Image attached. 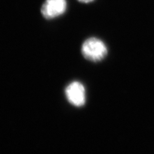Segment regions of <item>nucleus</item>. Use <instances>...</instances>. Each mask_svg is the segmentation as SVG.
I'll use <instances>...</instances> for the list:
<instances>
[{"label":"nucleus","instance_id":"f257e3e1","mask_svg":"<svg viewBox=\"0 0 154 154\" xmlns=\"http://www.w3.org/2000/svg\"><path fill=\"white\" fill-rule=\"evenodd\" d=\"M82 54L86 59L98 62L103 60L107 55V48L102 40L96 37H91L83 43Z\"/></svg>","mask_w":154,"mask_h":154},{"label":"nucleus","instance_id":"f03ea898","mask_svg":"<svg viewBox=\"0 0 154 154\" xmlns=\"http://www.w3.org/2000/svg\"><path fill=\"white\" fill-rule=\"evenodd\" d=\"M65 93L68 102L75 107H82L85 104V88L79 82H73L67 85Z\"/></svg>","mask_w":154,"mask_h":154},{"label":"nucleus","instance_id":"7ed1b4c3","mask_svg":"<svg viewBox=\"0 0 154 154\" xmlns=\"http://www.w3.org/2000/svg\"><path fill=\"white\" fill-rule=\"evenodd\" d=\"M67 8L66 0H46L41 8L42 16L48 19L63 14Z\"/></svg>","mask_w":154,"mask_h":154},{"label":"nucleus","instance_id":"20e7f679","mask_svg":"<svg viewBox=\"0 0 154 154\" xmlns=\"http://www.w3.org/2000/svg\"><path fill=\"white\" fill-rule=\"evenodd\" d=\"M78 1H79L82 3H88L93 2L94 0H78Z\"/></svg>","mask_w":154,"mask_h":154}]
</instances>
